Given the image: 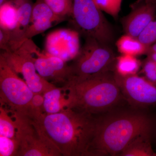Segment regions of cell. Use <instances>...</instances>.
Returning <instances> with one entry per match:
<instances>
[{"label": "cell", "instance_id": "obj_1", "mask_svg": "<svg viewBox=\"0 0 156 156\" xmlns=\"http://www.w3.org/2000/svg\"><path fill=\"white\" fill-rule=\"evenodd\" d=\"M29 118L61 156H90L96 116L65 108Z\"/></svg>", "mask_w": 156, "mask_h": 156}, {"label": "cell", "instance_id": "obj_2", "mask_svg": "<svg viewBox=\"0 0 156 156\" xmlns=\"http://www.w3.org/2000/svg\"><path fill=\"white\" fill-rule=\"evenodd\" d=\"M117 108L96 116L90 156H120L131 140L141 135L153 136L155 126L151 117L138 109Z\"/></svg>", "mask_w": 156, "mask_h": 156}, {"label": "cell", "instance_id": "obj_3", "mask_svg": "<svg viewBox=\"0 0 156 156\" xmlns=\"http://www.w3.org/2000/svg\"><path fill=\"white\" fill-rule=\"evenodd\" d=\"M62 88L67 99L66 108L93 115L115 109L125 100L115 80L114 71L71 78Z\"/></svg>", "mask_w": 156, "mask_h": 156}, {"label": "cell", "instance_id": "obj_4", "mask_svg": "<svg viewBox=\"0 0 156 156\" xmlns=\"http://www.w3.org/2000/svg\"><path fill=\"white\" fill-rule=\"evenodd\" d=\"M116 57L110 45L103 44L92 38H85L84 45L73 60L72 64L70 65V79L83 78L114 71Z\"/></svg>", "mask_w": 156, "mask_h": 156}, {"label": "cell", "instance_id": "obj_5", "mask_svg": "<svg viewBox=\"0 0 156 156\" xmlns=\"http://www.w3.org/2000/svg\"><path fill=\"white\" fill-rule=\"evenodd\" d=\"M71 17L77 30L85 38L91 37L110 45L114 40L111 25L93 0H71Z\"/></svg>", "mask_w": 156, "mask_h": 156}, {"label": "cell", "instance_id": "obj_6", "mask_svg": "<svg viewBox=\"0 0 156 156\" xmlns=\"http://www.w3.org/2000/svg\"><path fill=\"white\" fill-rule=\"evenodd\" d=\"M0 55V102L10 112L27 115L34 93Z\"/></svg>", "mask_w": 156, "mask_h": 156}, {"label": "cell", "instance_id": "obj_7", "mask_svg": "<svg viewBox=\"0 0 156 156\" xmlns=\"http://www.w3.org/2000/svg\"><path fill=\"white\" fill-rule=\"evenodd\" d=\"M40 50L30 39H28L19 48L12 52L4 51L1 55L9 66L17 73L22 75L24 81L34 93L44 94L56 87L46 80L37 72L35 59Z\"/></svg>", "mask_w": 156, "mask_h": 156}, {"label": "cell", "instance_id": "obj_8", "mask_svg": "<svg viewBox=\"0 0 156 156\" xmlns=\"http://www.w3.org/2000/svg\"><path fill=\"white\" fill-rule=\"evenodd\" d=\"M9 113L16 123L15 138L19 145L17 156H61L28 116L16 112Z\"/></svg>", "mask_w": 156, "mask_h": 156}, {"label": "cell", "instance_id": "obj_9", "mask_svg": "<svg viewBox=\"0 0 156 156\" xmlns=\"http://www.w3.org/2000/svg\"><path fill=\"white\" fill-rule=\"evenodd\" d=\"M115 80L125 100L133 108L144 109L156 105V86L137 74L119 75Z\"/></svg>", "mask_w": 156, "mask_h": 156}, {"label": "cell", "instance_id": "obj_10", "mask_svg": "<svg viewBox=\"0 0 156 156\" xmlns=\"http://www.w3.org/2000/svg\"><path fill=\"white\" fill-rule=\"evenodd\" d=\"M76 30L61 29L50 33L45 41V53L66 62L73 60L81 48Z\"/></svg>", "mask_w": 156, "mask_h": 156}, {"label": "cell", "instance_id": "obj_11", "mask_svg": "<svg viewBox=\"0 0 156 156\" xmlns=\"http://www.w3.org/2000/svg\"><path fill=\"white\" fill-rule=\"evenodd\" d=\"M37 56L35 65L37 72L41 76L50 83L51 81L64 85L68 82L71 77V69L66 62L40 51Z\"/></svg>", "mask_w": 156, "mask_h": 156}, {"label": "cell", "instance_id": "obj_12", "mask_svg": "<svg viewBox=\"0 0 156 156\" xmlns=\"http://www.w3.org/2000/svg\"><path fill=\"white\" fill-rule=\"evenodd\" d=\"M156 3H143L134 8L122 20L126 34L137 37L144 29L155 18Z\"/></svg>", "mask_w": 156, "mask_h": 156}, {"label": "cell", "instance_id": "obj_13", "mask_svg": "<svg viewBox=\"0 0 156 156\" xmlns=\"http://www.w3.org/2000/svg\"><path fill=\"white\" fill-rule=\"evenodd\" d=\"M17 7L18 18L14 29L9 32V40L6 52H12L25 42L24 36L30 24L33 4L30 0H11Z\"/></svg>", "mask_w": 156, "mask_h": 156}, {"label": "cell", "instance_id": "obj_14", "mask_svg": "<svg viewBox=\"0 0 156 156\" xmlns=\"http://www.w3.org/2000/svg\"><path fill=\"white\" fill-rule=\"evenodd\" d=\"M152 136L148 135L137 136L129 143L120 156H156L152 147Z\"/></svg>", "mask_w": 156, "mask_h": 156}, {"label": "cell", "instance_id": "obj_15", "mask_svg": "<svg viewBox=\"0 0 156 156\" xmlns=\"http://www.w3.org/2000/svg\"><path fill=\"white\" fill-rule=\"evenodd\" d=\"M43 110L47 114L59 112L66 108L67 105L66 94L62 88L55 87L44 94Z\"/></svg>", "mask_w": 156, "mask_h": 156}, {"label": "cell", "instance_id": "obj_16", "mask_svg": "<svg viewBox=\"0 0 156 156\" xmlns=\"http://www.w3.org/2000/svg\"><path fill=\"white\" fill-rule=\"evenodd\" d=\"M118 51L122 54L136 56L146 55L149 47L144 44L138 37L124 35L116 42Z\"/></svg>", "mask_w": 156, "mask_h": 156}, {"label": "cell", "instance_id": "obj_17", "mask_svg": "<svg viewBox=\"0 0 156 156\" xmlns=\"http://www.w3.org/2000/svg\"><path fill=\"white\" fill-rule=\"evenodd\" d=\"M141 65L142 63L136 56L122 54L116 57L114 72L122 76L137 74Z\"/></svg>", "mask_w": 156, "mask_h": 156}, {"label": "cell", "instance_id": "obj_18", "mask_svg": "<svg viewBox=\"0 0 156 156\" xmlns=\"http://www.w3.org/2000/svg\"><path fill=\"white\" fill-rule=\"evenodd\" d=\"M18 12L11 1L5 2L0 7V27L4 30L11 31L17 25Z\"/></svg>", "mask_w": 156, "mask_h": 156}, {"label": "cell", "instance_id": "obj_19", "mask_svg": "<svg viewBox=\"0 0 156 156\" xmlns=\"http://www.w3.org/2000/svg\"><path fill=\"white\" fill-rule=\"evenodd\" d=\"M9 111L2 105L0 106V136L15 138L16 123Z\"/></svg>", "mask_w": 156, "mask_h": 156}, {"label": "cell", "instance_id": "obj_20", "mask_svg": "<svg viewBox=\"0 0 156 156\" xmlns=\"http://www.w3.org/2000/svg\"><path fill=\"white\" fill-rule=\"evenodd\" d=\"M56 23L52 20L48 18H39L30 21V24L24 36L25 41L33 37L50 28L53 23Z\"/></svg>", "mask_w": 156, "mask_h": 156}, {"label": "cell", "instance_id": "obj_21", "mask_svg": "<svg viewBox=\"0 0 156 156\" xmlns=\"http://www.w3.org/2000/svg\"><path fill=\"white\" fill-rule=\"evenodd\" d=\"M44 1L56 15L64 19L71 16L72 8L71 0Z\"/></svg>", "mask_w": 156, "mask_h": 156}, {"label": "cell", "instance_id": "obj_22", "mask_svg": "<svg viewBox=\"0 0 156 156\" xmlns=\"http://www.w3.org/2000/svg\"><path fill=\"white\" fill-rule=\"evenodd\" d=\"M98 9L116 18L118 17L122 0H93Z\"/></svg>", "mask_w": 156, "mask_h": 156}, {"label": "cell", "instance_id": "obj_23", "mask_svg": "<svg viewBox=\"0 0 156 156\" xmlns=\"http://www.w3.org/2000/svg\"><path fill=\"white\" fill-rule=\"evenodd\" d=\"M18 147L16 138L0 136V156H17Z\"/></svg>", "mask_w": 156, "mask_h": 156}, {"label": "cell", "instance_id": "obj_24", "mask_svg": "<svg viewBox=\"0 0 156 156\" xmlns=\"http://www.w3.org/2000/svg\"><path fill=\"white\" fill-rule=\"evenodd\" d=\"M137 37L148 47L156 43V19L152 21Z\"/></svg>", "mask_w": 156, "mask_h": 156}, {"label": "cell", "instance_id": "obj_25", "mask_svg": "<svg viewBox=\"0 0 156 156\" xmlns=\"http://www.w3.org/2000/svg\"><path fill=\"white\" fill-rule=\"evenodd\" d=\"M142 73L147 80L156 86V63L148 57L142 63Z\"/></svg>", "mask_w": 156, "mask_h": 156}, {"label": "cell", "instance_id": "obj_26", "mask_svg": "<svg viewBox=\"0 0 156 156\" xmlns=\"http://www.w3.org/2000/svg\"><path fill=\"white\" fill-rule=\"evenodd\" d=\"M146 55L148 58L156 63V42L149 48Z\"/></svg>", "mask_w": 156, "mask_h": 156}, {"label": "cell", "instance_id": "obj_27", "mask_svg": "<svg viewBox=\"0 0 156 156\" xmlns=\"http://www.w3.org/2000/svg\"><path fill=\"white\" fill-rule=\"evenodd\" d=\"M146 3H151V4H156V0H144Z\"/></svg>", "mask_w": 156, "mask_h": 156}, {"label": "cell", "instance_id": "obj_28", "mask_svg": "<svg viewBox=\"0 0 156 156\" xmlns=\"http://www.w3.org/2000/svg\"><path fill=\"white\" fill-rule=\"evenodd\" d=\"M6 2H7V0H0V5H2Z\"/></svg>", "mask_w": 156, "mask_h": 156}, {"label": "cell", "instance_id": "obj_29", "mask_svg": "<svg viewBox=\"0 0 156 156\" xmlns=\"http://www.w3.org/2000/svg\"><path fill=\"white\" fill-rule=\"evenodd\" d=\"M154 134H156V128H155V130L154 133Z\"/></svg>", "mask_w": 156, "mask_h": 156}]
</instances>
